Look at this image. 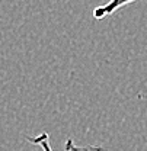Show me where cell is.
I'll return each instance as SVG.
<instances>
[{"instance_id":"6da1fadb","label":"cell","mask_w":147,"mask_h":151,"mask_svg":"<svg viewBox=\"0 0 147 151\" xmlns=\"http://www.w3.org/2000/svg\"><path fill=\"white\" fill-rule=\"evenodd\" d=\"M135 0H109L106 4H102L99 7H96L93 10V18L95 19H104L109 16L112 13H115L117 10H119L121 7L127 6L130 3H133Z\"/></svg>"},{"instance_id":"7a4b0ae2","label":"cell","mask_w":147,"mask_h":151,"mask_svg":"<svg viewBox=\"0 0 147 151\" xmlns=\"http://www.w3.org/2000/svg\"><path fill=\"white\" fill-rule=\"evenodd\" d=\"M26 139L31 144H35L38 147H41L42 151H53L51 145H50V135L47 132H42L37 137H26Z\"/></svg>"},{"instance_id":"3957f363","label":"cell","mask_w":147,"mask_h":151,"mask_svg":"<svg viewBox=\"0 0 147 151\" xmlns=\"http://www.w3.org/2000/svg\"><path fill=\"white\" fill-rule=\"evenodd\" d=\"M64 151H108L105 150L104 147H99V145H76L73 142V139H67L66 144H64Z\"/></svg>"}]
</instances>
